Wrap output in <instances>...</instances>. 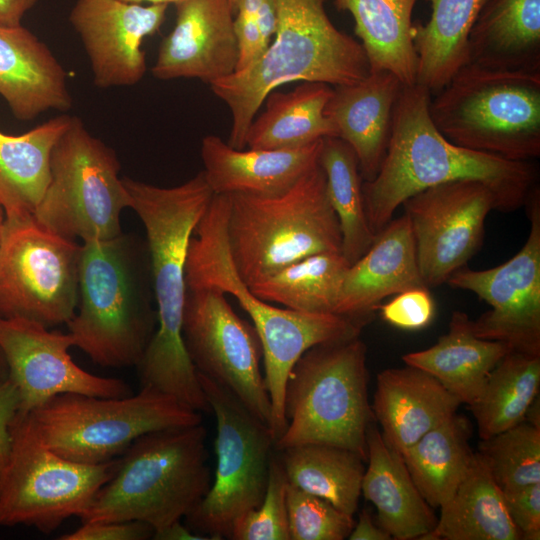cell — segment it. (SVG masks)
<instances>
[{"mask_svg": "<svg viewBox=\"0 0 540 540\" xmlns=\"http://www.w3.org/2000/svg\"><path fill=\"white\" fill-rule=\"evenodd\" d=\"M131 209L142 221L157 313L156 330L136 365L141 387L174 397L197 412H211L183 340L185 264L194 228L214 193L203 171L183 184L160 187L123 177Z\"/></svg>", "mask_w": 540, "mask_h": 540, "instance_id": "obj_1", "label": "cell"}, {"mask_svg": "<svg viewBox=\"0 0 540 540\" xmlns=\"http://www.w3.org/2000/svg\"><path fill=\"white\" fill-rule=\"evenodd\" d=\"M430 91L403 86L394 109L391 137L379 172L363 181L365 212L376 235L396 209L427 188L459 180L485 184L495 195L499 211L524 206L538 185L539 170L532 161H511L458 146L445 138L429 114Z\"/></svg>", "mask_w": 540, "mask_h": 540, "instance_id": "obj_2", "label": "cell"}, {"mask_svg": "<svg viewBox=\"0 0 540 540\" xmlns=\"http://www.w3.org/2000/svg\"><path fill=\"white\" fill-rule=\"evenodd\" d=\"M328 0H274V41L253 65L210 84L229 108L228 144L245 148L247 130L265 98L291 82L348 85L370 74L362 45L337 29L328 17Z\"/></svg>", "mask_w": 540, "mask_h": 540, "instance_id": "obj_3", "label": "cell"}, {"mask_svg": "<svg viewBox=\"0 0 540 540\" xmlns=\"http://www.w3.org/2000/svg\"><path fill=\"white\" fill-rule=\"evenodd\" d=\"M154 303L146 241L121 233L81 244L78 302L66 325L93 362L136 366L156 330Z\"/></svg>", "mask_w": 540, "mask_h": 540, "instance_id": "obj_4", "label": "cell"}, {"mask_svg": "<svg viewBox=\"0 0 540 540\" xmlns=\"http://www.w3.org/2000/svg\"><path fill=\"white\" fill-rule=\"evenodd\" d=\"M206 435L200 423L137 438L79 516L82 523L141 521L156 531L188 516L211 486Z\"/></svg>", "mask_w": 540, "mask_h": 540, "instance_id": "obj_5", "label": "cell"}, {"mask_svg": "<svg viewBox=\"0 0 540 540\" xmlns=\"http://www.w3.org/2000/svg\"><path fill=\"white\" fill-rule=\"evenodd\" d=\"M227 196L228 248L247 286L310 255L341 253L339 221L320 162L279 194Z\"/></svg>", "mask_w": 540, "mask_h": 540, "instance_id": "obj_6", "label": "cell"}, {"mask_svg": "<svg viewBox=\"0 0 540 540\" xmlns=\"http://www.w3.org/2000/svg\"><path fill=\"white\" fill-rule=\"evenodd\" d=\"M429 114L458 146L511 161L540 156V72L466 64L431 96Z\"/></svg>", "mask_w": 540, "mask_h": 540, "instance_id": "obj_7", "label": "cell"}, {"mask_svg": "<svg viewBox=\"0 0 540 540\" xmlns=\"http://www.w3.org/2000/svg\"><path fill=\"white\" fill-rule=\"evenodd\" d=\"M366 353L365 343L355 337L315 345L298 359L285 388L287 425L274 449L328 444L366 461V433L375 420Z\"/></svg>", "mask_w": 540, "mask_h": 540, "instance_id": "obj_8", "label": "cell"}, {"mask_svg": "<svg viewBox=\"0 0 540 540\" xmlns=\"http://www.w3.org/2000/svg\"><path fill=\"white\" fill-rule=\"evenodd\" d=\"M115 151L93 136L82 120L71 122L55 143L50 179L33 213L46 230L82 242L114 238L122 232L120 217L131 198L119 176Z\"/></svg>", "mask_w": 540, "mask_h": 540, "instance_id": "obj_9", "label": "cell"}, {"mask_svg": "<svg viewBox=\"0 0 540 540\" xmlns=\"http://www.w3.org/2000/svg\"><path fill=\"white\" fill-rule=\"evenodd\" d=\"M29 413L50 449L87 464L119 457L149 432L202 423L200 412L149 387L120 398L61 394Z\"/></svg>", "mask_w": 540, "mask_h": 540, "instance_id": "obj_10", "label": "cell"}, {"mask_svg": "<svg viewBox=\"0 0 540 540\" xmlns=\"http://www.w3.org/2000/svg\"><path fill=\"white\" fill-rule=\"evenodd\" d=\"M118 457L99 464L67 459L50 449L31 414L10 427V450L0 478V526L26 525L49 534L80 516L113 476Z\"/></svg>", "mask_w": 540, "mask_h": 540, "instance_id": "obj_11", "label": "cell"}, {"mask_svg": "<svg viewBox=\"0 0 540 540\" xmlns=\"http://www.w3.org/2000/svg\"><path fill=\"white\" fill-rule=\"evenodd\" d=\"M198 378L216 418L217 467L213 485L186 517L212 540L229 539L234 522L264 497L274 438L233 393L199 372Z\"/></svg>", "mask_w": 540, "mask_h": 540, "instance_id": "obj_12", "label": "cell"}, {"mask_svg": "<svg viewBox=\"0 0 540 540\" xmlns=\"http://www.w3.org/2000/svg\"><path fill=\"white\" fill-rule=\"evenodd\" d=\"M80 248L33 216L6 218L0 240V317H21L48 328L67 324L78 302Z\"/></svg>", "mask_w": 540, "mask_h": 540, "instance_id": "obj_13", "label": "cell"}, {"mask_svg": "<svg viewBox=\"0 0 540 540\" xmlns=\"http://www.w3.org/2000/svg\"><path fill=\"white\" fill-rule=\"evenodd\" d=\"M182 333L197 372L229 390L270 425L260 339L254 326L235 313L225 293L210 287H187Z\"/></svg>", "mask_w": 540, "mask_h": 540, "instance_id": "obj_14", "label": "cell"}, {"mask_svg": "<svg viewBox=\"0 0 540 540\" xmlns=\"http://www.w3.org/2000/svg\"><path fill=\"white\" fill-rule=\"evenodd\" d=\"M524 206L530 230L522 248L494 268L456 270L446 283L475 293L491 309L472 321L474 334L506 343L511 350L540 355V191L535 186Z\"/></svg>", "mask_w": 540, "mask_h": 540, "instance_id": "obj_15", "label": "cell"}, {"mask_svg": "<svg viewBox=\"0 0 540 540\" xmlns=\"http://www.w3.org/2000/svg\"><path fill=\"white\" fill-rule=\"evenodd\" d=\"M415 243L420 275L426 287H438L466 266L482 244L484 223L497 210L485 184L459 180L436 185L403 203Z\"/></svg>", "mask_w": 540, "mask_h": 540, "instance_id": "obj_16", "label": "cell"}, {"mask_svg": "<svg viewBox=\"0 0 540 540\" xmlns=\"http://www.w3.org/2000/svg\"><path fill=\"white\" fill-rule=\"evenodd\" d=\"M74 346L70 333L21 317H0V351L19 393V412H31L66 393L108 398L132 394L123 380L79 367L69 354Z\"/></svg>", "mask_w": 540, "mask_h": 540, "instance_id": "obj_17", "label": "cell"}, {"mask_svg": "<svg viewBox=\"0 0 540 540\" xmlns=\"http://www.w3.org/2000/svg\"><path fill=\"white\" fill-rule=\"evenodd\" d=\"M167 4L77 0L69 22L79 35L98 88L132 86L146 72L143 40L165 20Z\"/></svg>", "mask_w": 540, "mask_h": 540, "instance_id": "obj_18", "label": "cell"}, {"mask_svg": "<svg viewBox=\"0 0 540 540\" xmlns=\"http://www.w3.org/2000/svg\"><path fill=\"white\" fill-rule=\"evenodd\" d=\"M176 21L152 66L160 80L195 78L209 85L235 72L238 58L229 0H179Z\"/></svg>", "mask_w": 540, "mask_h": 540, "instance_id": "obj_19", "label": "cell"}, {"mask_svg": "<svg viewBox=\"0 0 540 540\" xmlns=\"http://www.w3.org/2000/svg\"><path fill=\"white\" fill-rule=\"evenodd\" d=\"M416 287L426 286L410 221L404 213L390 220L367 252L349 266L334 313L367 325L384 298Z\"/></svg>", "mask_w": 540, "mask_h": 540, "instance_id": "obj_20", "label": "cell"}, {"mask_svg": "<svg viewBox=\"0 0 540 540\" xmlns=\"http://www.w3.org/2000/svg\"><path fill=\"white\" fill-rule=\"evenodd\" d=\"M0 95L22 121L49 110L68 111L73 103L63 66L22 25H0Z\"/></svg>", "mask_w": 540, "mask_h": 540, "instance_id": "obj_21", "label": "cell"}, {"mask_svg": "<svg viewBox=\"0 0 540 540\" xmlns=\"http://www.w3.org/2000/svg\"><path fill=\"white\" fill-rule=\"evenodd\" d=\"M403 86L394 74L377 71L359 82L333 88L325 113L338 138L353 149L363 181L374 179L383 163Z\"/></svg>", "mask_w": 540, "mask_h": 540, "instance_id": "obj_22", "label": "cell"}, {"mask_svg": "<svg viewBox=\"0 0 540 540\" xmlns=\"http://www.w3.org/2000/svg\"><path fill=\"white\" fill-rule=\"evenodd\" d=\"M322 140L293 149H236L208 135L201 143L203 173L214 194H279L319 162Z\"/></svg>", "mask_w": 540, "mask_h": 540, "instance_id": "obj_23", "label": "cell"}, {"mask_svg": "<svg viewBox=\"0 0 540 540\" xmlns=\"http://www.w3.org/2000/svg\"><path fill=\"white\" fill-rule=\"evenodd\" d=\"M460 405L431 374L406 365L378 374L371 408L384 440L401 454L453 416Z\"/></svg>", "mask_w": 540, "mask_h": 540, "instance_id": "obj_24", "label": "cell"}, {"mask_svg": "<svg viewBox=\"0 0 540 540\" xmlns=\"http://www.w3.org/2000/svg\"><path fill=\"white\" fill-rule=\"evenodd\" d=\"M368 467L361 493L377 510L379 526L392 539H420L437 523L431 506L416 487L402 455L387 444L372 422L366 433Z\"/></svg>", "mask_w": 540, "mask_h": 540, "instance_id": "obj_25", "label": "cell"}, {"mask_svg": "<svg viewBox=\"0 0 540 540\" xmlns=\"http://www.w3.org/2000/svg\"><path fill=\"white\" fill-rule=\"evenodd\" d=\"M467 64L540 72V0H486L469 35Z\"/></svg>", "mask_w": 540, "mask_h": 540, "instance_id": "obj_26", "label": "cell"}, {"mask_svg": "<svg viewBox=\"0 0 540 540\" xmlns=\"http://www.w3.org/2000/svg\"><path fill=\"white\" fill-rule=\"evenodd\" d=\"M511 348L504 342L477 337L472 320L462 311L452 313L448 332L425 350L407 353L406 365L435 377L468 406L480 395L490 372Z\"/></svg>", "mask_w": 540, "mask_h": 540, "instance_id": "obj_27", "label": "cell"}, {"mask_svg": "<svg viewBox=\"0 0 540 540\" xmlns=\"http://www.w3.org/2000/svg\"><path fill=\"white\" fill-rule=\"evenodd\" d=\"M71 118L59 115L21 135L0 130V205L6 218L33 216L49 183L52 149Z\"/></svg>", "mask_w": 540, "mask_h": 540, "instance_id": "obj_28", "label": "cell"}, {"mask_svg": "<svg viewBox=\"0 0 540 540\" xmlns=\"http://www.w3.org/2000/svg\"><path fill=\"white\" fill-rule=\"evenodd\" d=\"M332 92L331 85L320 82H302L286 93L272 91L265 98L264 112L253 119L247 130L245 148L293 149L338 137L325 113Z\"/></svg>", "mask_w": 540, "mask_h": 540, "instance_id": "obj_29", "label": "cell"}, {"mask_svg": "<svg viewBox=\"0 0 540 540\" xmlns=\"http://www.w3.org/2000/svg\"><path fill=\"white\" fill-rule=\"evenodd\" d=\"M417 0H334L348 11L368 59L370 72L388 71L404 86L416 84L418 57L412 30Z\"/></svg>", "mask_w": 540, "mask_h": 540, "instance_id": "obj_30", "label": "cell"}, {"mask_svg": "<svg viewBox=\"0 0 540 540\" xmlns=\"http://www.w3.org/2000/svg\"><path fill=\"white\" fill-rule=\"evenodd\" d=\"M423 540H519L502 490L483 460L474 453L468 471Z\"/></svg>", "mask_w": 540, "mask_h": 540, "instance_id": "obj_31", "label": "cell"}, {"mask_svg": "<svg viewBox=\"0 0 540 540\" xmlns=\"http://www.w3.org/2000/svg\"><path fill=\"white\" fill-rule=\"evenodd\" d=\"M431 16L413 24L418 57L416 83L431 95L442 89L468 61L471 29L486 0H428Z\"/></svg>", "mask_w": 540, "mask_h": 540, "instance_id": "obj_32", "label": "cell"}, {"mask_svg": "<svg viewBox=\"0 0 540 540\" xmlns=\"http://www.w3.org/2000/svg\"><path fill=\"white\" fill-rule=\"evenodd\" d=\"M471 434L469 420L455 413L401 453L416 487L431 507L443 506L465 477L474 456L469 446Z\"/></svg>", "mask_w": 540, "mask_h": 540, "instance_id": "obj_33", "label": "cell"}, {"mask_svg": "<svg viewBox=\"0 0 540 540\" xmlns=\"http://www.w3.org/2000/svg\"><path fill=\"white\" fill-rule=\"evenodd\" d=\"M290 484L353 515L361 495L363 459L345 448L307 443L278 451Z\"/></svg>", "mask_w": 540, "mask_h": 540, "instance_id": "obj_34", "label": "cell"}, {"mask_svg": "<svg viewBox=\"0 0 540 540\" xmlns=\"http://www.w3.org/2000/svg\"><path fill=\"white\" fill-rule=\"evenodd\" d=\"M350 264L339 252L300 259L259 280L249 289L261 300L310 313H334Z\"/></svg>", "mask_w": 540, "mask_h": 540, "instance_id": "obj_35", "label": "cell"}, {"mask_svg": "<svg viewBox=\"0 0 540 540\" xmlns=\"http://www.w3.org/2000/svg\"><path fill=\"white\" fill-rule=\"evenodd\" d=\"M540 387V355L509 351L490 372L469 405L480 439L490 438L525 419Z\"/></svg>", "mask_w": 540, "mask_h": 540, "instance_id": "obj_36", "label": "cell"}, {"mask_svg": "<svg viewBox=\"0 0 540 540\" xmlns=\"http://www.w3.org/2000/svg\"><path fill=\"white\" fill-rule=\"evenodd\" d=\"M319 162L327 184V193L341 231V254L351 265L372 245L371 231L362 193L363 179L353 149L338 137L322 140Z\"/></svg>", "mask_w": 540, "mask_h": 540, "instance_id": "obj_37", "label": "cell"}, {"mask_svg": "<svg viewBox=\"0 0 540 540\" xmlns=\"http://www.w3.org/2000/svg\"><path fill=\"white\" fill-rule=\"evenodd\" d=\"M477 453L502 492L540 482V428L525 419L481 439Z\"/></svg>", "mask_w": 540, "mask_h": 540, "instance_id": "obj_38", "label": "cell"}, {"mask_svg": "<svg viewBox=\"0 0 540 540\" xmlns=\"http://www.w3.org/2000/svg\"><path fill=\"white\" fill-rule=\"evenodd\" d=\"M288 479L278 454L270 460L268 482L261 503L233 524L232 540H290L287 488Z\"/></svg>", "mask_w": 540, "mask_h": 540, "instance_id": "obj_39", "label": "cell"}, {"mask_svg": "<svg viewBox=\"0 0 540 540\" xmlns=\"http://www.w3.org/2000/svg\"><path fill=\"white\" fill-rule=\"evenodd\" d=\"M287 511L290 540H344L355 524L353 515L290 483Z\"/></svg>", "mask_w": 540, "mask_h": 540, "instance_id": "obj_40", "label": "cell"}, {"mask_svg": "<svg viewBox=\"0 0 540 540\" xmlns=\"http://www.w3.org/2000/svg\"><path fill=\"white\" fill-rule=\"evenodd\" d=\"M382 319L403 330L427 327L435 315V303L427 287L405 290L378 308Z\"/></svg>", "mask_w": 540, "mask_h": 540, "instance_id": "obj_41", "label": "cell"}, {"mask_svg": "<svg viewBox=\"0 0 540 540\" xmlns=\"http://www.w3.org/2000/svg\"><path fill=\"white\" fill-rule=\"evenodd\" d=\"M508 515L521 539H540V482L503 492Z\"/></svg>", "mask_w": 540, "mask_h": 540, "instance_id": "obj_42", "label": "cell"}, {"mask_svg": "<svg viewBox=\"0 0 540 540\" xmlns=\"http://www.w3.org/2000/svg\"><path fill=\"white\" fill-rule=\"evenodd\" d=\"M154 529L141 521H110L83 523L60 537L61 540H146L153 537Z\"/></svg>", "mask_w": 540, "mask_h": 540, "instance_id": "obj_43", "label": "cell"}, {"mask_svg": "<svg viewBox=\"0 0 540 540\" xmlns=\"http://www.w3.org/2000/svg\"><path fill=\"white\" fill-rule=\"evenodd\" d=\"M234 31L238 52L235 72H239L258 61L265 53L268 45L264 42L252 16L237 13L234 19Z\"/></svg>", "mask_w": 540, "mask_h": 540, "instance_id": "obj_44", "label": "cell"}, {"mask_svg": "<svg viewBox=\"0 0 540 540\" xmlns=\"http://www.w3.org/2000/svg\"><path fill=\"white\" fill-rule=\"evenodd\" d=\"M20 405L15 384L7 377L0 376V478L6 468L10 450V427Z\"/></svg>", "mask_w": 540, "mask_h": 540, "instance_id": "obj_45", "label": "cell"}, {"mask_svg": "<svg viewBox=\"0 0 540 540\" xmlns=\"http://www.w3.org/2000/svg\"><path fill=\"white\" fill-rule=\"evenodd\" d=\"M350 540H391L392 537L380 526L376 525L368 509H363L358 522L354 524L348 536Z\"/></svg>", "mask_w": 540, "mask_h": 540, "instance_id": "obj_46", "label": "cell"}, {"mask_svg": "<svg viewBox=\"0 0 540 540\" xmlns=\"http://www.w3.org/2000/svg\"><path fill=\"white\" fill-rule=\"evenodd\" d=\"M39 0H0V25L19 26L24 15Z\"/></svg>", "mask_w": 540, "mask_h": 540, "instance_id": "obj_47", "label": "cell"}, {"mask_svg": "<svg viewBox=\"0 0 540 540\" xmlns=\"http://www.w3.org/2000/svg\"><path fill=\"white\" fill-rule=\"evenodd\" d=\"M253 18L264 42L269 46L277 27V13L274 0H262Z\"/></svg>", "mask_w": 540, "mask_h": 540, "instance_id": "obj_48", "label": "cell"}, {"mask_svg": "<svg viewBox=\"0 0 540 540\" xmlns=\"http://www.w3.org/2000/svg\"><path fill=\"white\" fill-rule=\"evenodd\" d=\"M152 538L156 540H212L207 535L192 532L189 528L183 526L180 520L154 531Z\"/></svg>", "mask_w": 540, "mask_h": 540, "instance_id": "obj_49", "label": "cell"}, {"mask_svg": "<svg viewBox=\"0 0 540 540\" xmlns=\"http://www.w3.org/2000/svg\"><path fill=\"white\" fill-rule=\"evenodd\" d=\"M262 0H237L236 13H243L254 17Z\"/></svg>", "mask_w": 540, "mask_h": 540, "instance_id": "obj_50", "label": "cell"}, {"mask_svg": "<svg viewBox=\"0 0 540 540\" xmlns=\"http://www.w3.org/2000/svg\"><path fill=\"white\" fill-rule=\"evenodd\" d=\"M126 2H132V3H149V4H175L179 0H123Z\"/></svg>", "mask_w": 540, "mask_h": 540, "instance_id": "obj_51", "label": "cell"}, {"mask_svg": "<svg viewBox=\"0 0 540 540\" xmlns=\"http://www.w3.org/2000/svg\"><path fill=\"white\" fill-rule=\"evenodd\" d=\"M7 375H8V370H7L6 362L0 351V376L7 377Z\"/></svg>", "mask_w": 540, "mask_h": 540, "instance_id": "obj_52", "label": "cell"}, {"mask_svg": "<svg viewBox=\"0 0 540 540\" xmlns=\"http://www.w3.org/2000/svg\"><path fill=\"white\" fill-rule=\"evenodd\" d=\"M5 220H6V215H5L3 207L0 205V240H1L2 232H3Z\"/></svg>", "mask_w": 540, "mask_h": 540, "instance_id": "obj_53", "label": "cell"}, {"mask_svg": "<svg viewBox=\"0 0 540 540\" xmlns=\"http://www.w3.org/2000/svg\"><path fill=\"white\" fill-rule=\"evenodd\" d=\"M236 2H237V0H229L230 6H231L234 14L236 13Z\"/></svg>", "mask_w": 540, "mask_h": 540, "instance_id": "obj_54", "label": "cell"}]
</instances>
